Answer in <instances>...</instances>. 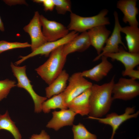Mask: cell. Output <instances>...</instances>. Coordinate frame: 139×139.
I'll list each match as a JSON object with an SVG mask.
<instances>
[{"mask_svg": "<svg viewBox=\"0 0 139 139\" xmlns=\"http://www.w3.org/2000/svg\"><path fill=\"white\" fill-rule=\"evenodd\" d=\"M122 75L124 76H128L130 77V79L136 80L139 79V71L133 69Z\"/></svg>", "mask_w": 139, "mask_h": 139, "instance_id": "cell-27", "label": "cell"}, {"mask_svg": "<svg viewBox=\"0 0 139 139\" xmlns=\"http://www.w3.org/2000/svg\"><path fill=\"white\" fill-rule=\"evenodd\" d=\"M124 49L123 46H120L118 52L106 53L103 55L108 58H110L113 60H116L121 63L125 67V70L122 72V74L134 69L139 64V53H131L126 51Z\"/></svg>", "mask_w": 139, "mask_h": 139, "instance_id": "cell-12", "label": "cell"}, {"mask_svg": "<svg viewBox=\"0 0 139 139\" xmlns=\"http://www.w3.org/2000/svg\"><path fill=\"white\" fill-rule=\"evenodd\" d=\"M73 139H97L95 134L89 132L82 124L73 125Z\"/></svg>", "mask_w": 139, "mask_h": 139, "instance_id": "cell-23", "label": "cell"}, {"mask_svg": "<svg viewBox=\"0 0 139 139\" xmlns=\"http://www.w3.org/2000/svg\"><path fill=\"white\" fill-rule=\"evenodd\" d=\"M115 19L114 28L110 36L108 38L101 54L98 55L93 59V61H96L101 58V56L106 53H114L118 52L119 49V45H122L126 50L127 48L122 41L120 29L121 26L119 20L118 14L116 11L114 12Z\"/></svg>", "mask_w": 139, "mask_h": 139, "instance_id": "cell-11", "label": "cell"}, {"mask_svg": "<svg viewBox=\"0 0 139 139\" xmlns=\"http://www.w3.org/2000/svg\"><path fill=\"white\" fill-rule=\"evenodd\" d=\"M30 139H51L50 136L44 130L41 131L39 134H33Z\"/></svg>", "mask_w": 139, "mask_h": 139, "instance_id": "cell-28", "label": "cell"}, {"mask_svg": "<svg viewBox=\"0 0 139 139\" xmlns=\"http://www.w3.org/2000/svg\"><path fill=\"white\" fill-rule=\"evenodd\" d=\"M91 45L87 31L84 32L63 46V53L67 56L69 54L75 52H83Z\"/></svg>", "mask_w": 139, "mask_h": 139, "instance_id": "cell-17", "label": "cell"}, {"mask_svg": "<svg viewBox=\"0 0 139 139\" xmlns=\"http://www.w3.org/2000/svg\"><path fill=\"white\" fill-rule=\"evenodd\" d=\"M108 58L104 56L101 57V62L92 68L81 72L84 77L98 82L106 76L113 67L112 63Z\"/></svg>", "mask_w": 139, "mask_h": 139, "instance_id": "cell-16", "label": "cell"}, {"mask_svg": "<svg viewBox=\"0 0 139 139\" xmlns=\"http://www.w3.org/2000/svg\"><path fill=\"white\" fill-rule=\"evenodd\" d=\"M46 11H52L55 5L52 0H43L42 3Z\"/></svg>", "mask_w": 139, "mask_h": 139, "instance_id": "cell-29", "label": "cell"}, {"mask_svg": "<svg viewBox=\"0 0 139 139\" xmlns=\"http://www.w3.org/2000/svg\"><path fill=\"white\" fill-rule=\"evenodd\" d=\"M91 88L71 101L68 105V108L76 114H79L82 116L89 114L90 110L89 99Z\"/></svg>", "mask_w": 139, "mask_h": 139, "instance_id": "cell-18", "label": "cell"}, {"mask_svg": "<svg viewBox=\"0 0 139 139\" xmlns=\"http://www.w3.org/2000/svg\"><path fill=\"white\" fill-rule=\"evenodd\" d=\"M16 86L14 80L6 79L0 81V101L6 98L11 89Z\"/></svg>", "mask_w": 139, "mask_h": 139, "instance_id": "cell-24", "label": "cell"}, {"mask_svg": "<svg viewBox=\"0 0 139 139\" xmlns=\"http://www.w3.org/2000/svg\"><path fill=\"white\" fill-rule=\"evenodd\" d=\"M40 21L43 34L47 42L59 40L69 33L67 28L62 23L48 20L42 15H40Z\"/></svg>", "mask_w": 139, "mask_h": 139, "instance_id": "cell-9", "label": "cell"}, {"mask_svg": "<svg viewBox=\"0 0 139 139\" xmlns=\"http://www.w3.org/2000/svg\"><path fill=\"white\" fill-rule=\"evenodd\" d=\"M52 0L58 14H64L67 12H72L71 2L70 0Z\"/></svg>", "mask_w": 139, "mask_h": 139, "instance_id": "cell-26", "label": "cell"}, {"mask_svg": "<svg viewBox=\"0 0 139 139\" xmlns=\"http://www.w3.org/2000/svg\"><path fill=\"white\" fill-rule=\"evenodd\" d=\"M69 77V74L66 71L63 70L52 83L46 88V97L49 98L63 92L67 87L66 83Z\"/></svg>", "mask_w": 139, "mask_h": 139, "instance_id": "cell-20", "label": "cell"}, {"mask_svg": "<svg viewBox=\"0 0 139 139\" xmlns=\"http://www.w3.org/2000/svg\"><path fill=\"white\" fill-rule=\"evenodd\" d=\"M10 66L13 75L17 79L16 86L23 88L27 91L33 100L34 112L37 113H40L42 111V103L47 98L46 97L40 96L35 92L31 83V81L27 76L25 65L18 66L11 62Z\"/></svg>", "mask_w": 139, "mask_h": 139, "instance_id": "cell-4", "label": "cell"}, {"mask_svg": "<svg viewBox=\"0 0 139 139\" xmlns=\"http://www.w3.org/2000/svg\"><path fill=\"white\" fill-rule=\"evenodd\" d=\"M63 46L51 52L48 60L35 70L41 78L48 85L52 83L63 70L67 56L64 54Z\"/></svg>", "mask_w": 139, "mask_h": 139, "instance_id": "cell-2", "label": "cell"}, {"mask_svg": "<svg viewBox=\"0 0 139 139\" xmlns=\"http://www.w3.org/2000/svg\"><path fill=\"white\" fill-rule=\"evenodd\" d=\"M78 35V32L72 31L63 38L53 41L47 42L27 56H20L21 59L16 62L15 64L18 65L29 58L38 55L48 57L53 50L68 43Z\"/></svg>", "mask_w": 139, "mask_h": 139, "instance_id": "cell-8", "label": "cell"}, {"mask_svg": "<svg viewBox=\"0 0 139 139\" xmlns=\"http://www.w3.org/2000/svg\"><path fill=\"white\" fill-rule=\"evenodd\" d=\"M3 1L6 4L10 6L14 5L17 4H24L25 5L27 4L24 0H3Z\"/></svg>", "mask_w": 139, "mask_h": 139, "instance_id": "cell-30", "label": "cell"}, {"mask_svg": "<svg viewBox=\"0 0 139 139\" xmlns=\"http://www.w3.org/2000/svg\"><path fill=\"white\" fill-rule=\"evenodd\" d=\"M91 45L95 49L98 55L101 53L104 45L111 33L105 25H98L87 31Z\"/></svg>", "mask_w": 139, "mask_h": 139, "instance_id": "cell-15", "label": "cell"}, {"mask_svg": "<svg viewBox=\"0 0 139 139\" xmlns=\"http://www.w3.org/2000/svg\"><path fill=\"white\" fill-rule=\"evenodd\" d=\"M137 139H139V138H137Z\"/></svg>", "mask_w": 139, "mask_h": 139, "instance_id": "cell-32", "label": "cell"}, {"mask_svg": "<svg viewBox=\"0 0 139 139\" xmlns=\"http://www.w3.org/2000/svg\"><path fill=\"white\" fill-rule=\"evenodd\" d=\"M52 114V118L48 122L46 127L56 131L65 126L73 125L75 116L77 115L69 109L54 111Z\"/></svg>", "mask_w": 139, "mask_h": 139, "instance_id": "cell-13", "label": "cell"}, {"mask_svg": "<svg viewBox=\"0 0 139 139\" xmlns=\"http://www.w3.org/2000/svg\"><path fill=\"white\" fill-rule=\"evenodd\" d=\"M115 77L114 76L110 82L101 85L93 84L89 99V116L101 118L110 110L114 100L112 91Z\"/></svg>", "mask_w": 139, "mask_h": 139, "instance_id": "cell-1", "label": "cell"}, {"mask_svg": "<svg viewBox=\"0 0 139 139\" xmlns=\"http://www.w3.org/2000/svg\"><path fill=\"white\" fill-rule=\"evenodd\" d=\"M0 31H4V28L3 23L0 17Z\"/></svg>", "mask_w": 139, "mask_h": 139, "instance_id": "cell-31", "label": "cell"}, {"mask_svg": "<svg viewBox=\"0 0 139 139\" xmlns=\"http://www.w3.org/2000/svg\"><path fill=\"white\" fill-rule=\"evenodd\" d=\"M40 16L38 11L35 12L29 23L23 28L24 31L28 33L30 37L32 51L47 42L42 32Z\"/></svg>", "mask_w": 139, "mask_h": 139, "instance_id": "cell-10", "label": "cell"}, {"mask_svg": "<svg viewBox=\"0 0 139 139\" xmlns=\"http://www.w3.org/2000/svg\"><path fill=\"white\" fill-rule=\"evenodd\" d=\"M120 31L126 35L128 51L131 53H139V29L138 27H121Z\"/></svg>", "mask_w": 139, "mask_h": 139, "instance_id": "cell-19", "label": "cell"}, {"mask_svg": "<svg viewBox=\"0 0 139 139\" xmlns=\"http://www.w3.org/2000/svg\"><path fill=\"white\" fill-rule=\"evenodd\" d=\"M137 2L136 0H120L117 3V7L124 14L123 22L125 23H128L130 26L138 27V25L136 19L138 12Z\"/></svg>", "mask_w": 139, "mask_h": 139, "instance_id": "cell-14", "label": "cell"}, {"mask_svg": "<svg viewBox=\"0 0 139 139\" xmlns=\"http://www.w3.org/2000/svg\"><path fill=\"white\" fill-rule=\"evenodd\" d=\"M112 93L113 100H131L139 95V83L131 79L121 77L117 82L114 83Z\"/></svg>", "mask_w": 139, "mask_h": 139, "instance_id": "cell-5", "label": "cell"}, {"mask_svg": "<svg viewBox=\"0 0 139 139\" xmlns=\"http://www.w3.org/2000/svg\"><path fill=\"white\" fill-rule=\"evenodd\" d=\"M31 44L27 42H10L5 41H0V54L2 52L9 50L19 48H24L31 47Z\"/></svg>", "mask_w": 139, "mask_h": 139, "instance_id": "cell-25", "label": "cell"}, {"mask_svg": "<svg viewBox=\"0 0 139 139\" xmlns=\"http://www.w3.org/2000/svg\"><path fill=\"white\" fill-rule=\"evenodd\" d=\"M135 110L134 107H128L125 109V112L121 115L112 112L107 115L104 118H94L89 116L88 118L96 120L100 123L110 126L112 128V132L109 139H114L117 130L123 123L130 119L138 117L139 111L135 113Z\"/></svg>", "mask_w": 139, "mask_h": 139, "instance_id": "cell-7", "label": "cell"}, {"mask_svg": "<svg viewBox=\"0 0 139 139\" xmlns=\"http://www.w3.org/2000/svg\"><path fill=\"white\" fill-rule=\"evenodd\" d=\"M68 81V85L63 92L67 106L73 99L90 88L93 85L81 75V72L73 73L69 77Z\"/></svg>", "mask_w": 139, "mask_h": 139, "instance_id": "cell-6", "label": "cell"}, {"mask_svg": "<svg viewBox=\"0 0 139 139\" xmlns=\"http://www.w3.org/2000/svg\"><path fill=\"white\" fill-rule=\"evenodd\" d=\"M108 12L107 9H105L98 14L88 17L81 16L72 12L67 28L69 31L82 33L98 25H109L110 24L109 19L106 16Z\"/></svg>", "mask_w": 139, "mask_h": 139, "instance_id": "cell-3", "label": "cell"}, {"mask_svg": "<svg viewBox=\"0 0 139 139\" xmlns=\"http://www.w3.org/2000/svg\"><path fill=\"white\" fill-rule=\"evenodd\" d=\"M57 108H59L61 110L68 109L63 92L47 99L42 105V111L45 113H48L51 110Z\"/></svg>", "mask_w": 139, "mask_h": 139, "instance_id": "cell-21", "label": "cell"}, {"mask_svg": "<svg viewBox=\"0 0 139 139\" xmlns=\"http://www.w3.org/2000/svg\"><path fill=\"white\" fill-rule=\"evenodd\" d=\"M4 130L10 132L15 139H21V136L14 122L11 119L7 110L0 115V130Z\"/></svg>", "mask_w": 139, "mask_h": 139, "instance_id": "cell-22", "label": "cell"}]
</instances>
